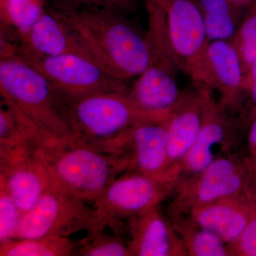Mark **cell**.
Listing matches in <instances>:
<instances>
[{"mask_svg": "<svg viewBox=\"0 0 256 256\" xmlns=\"http://www.w3.org/2000/svg\"><path fill=\"white\" fill-rule=\"evenodd\" d=\"M50 9L75 32L96 62L116 78L128 82L156 63L148 34L129 15L108 10L62 13Z\"/></svg>", "mask_w": 256, "mask_h": 256, "instance_id": "obj_1", "label": "cell"}, {"mask_svg": "<svg viewBox=\"0 0 256 256\" xmlns=\"http://www.w3.org/2000/svg\"><path fill=\"white\" fill-rule=\"evenodd\" d=\"M54 185L94 203L111 183L129 170L124 154L96 149L74 139H53L34 148Z\"/></svg>", "mask_w": 256, "mask_h": 256, "instance_id": "obj_2", "label": "cell"}, {"mask_svg": "<svg viewBox=\"0 0 256 256\" xmlns=\"http://www.w3.org/2000/svg\"><path fill=\"white\" fill-rule=\"evenodd\" d=\"M62 98L64 114L74 138L114 154H120L121 142L133 127L146 121L165 120L170 117L143 110L128 92Z\"/></svg>", "mask_w": 256, "mask_h": 256, "instance_id": "obj_3", "label": "cell"}, {"mask_svg": "<svg viewBox=\"0 0 256 256\" xmlns=\"http://www.w3.org/2000/svg\"><path fill=\"white\" fill-rule=\"evenodd\" d=\"M15 52L0 56V92L3 101L48 137L74 139L60 94L40 70Z\"/></svg>", "mask_w": 256, "mask_h": 256, "instance_id": "obj_4", "label": "cell"}, {"mask_svg": "<svg viewBox=\"0 0 256 256\" xmlns=\"http://www.w3.org/2000/svg\"><path fill=\"white\" fill-rule=\"evenodd\" d=\"M148 36L160 62L191 76L208 44L201 11L194 0H144Z\"/></svg>", "mask_w": 256, "mask_h": 256, "instance_id": "obj_5", "label": "cell"}, {"mask_svg": "<svg viewBox=\"0 0 256 256\" xmlns=\"http://www.w3.org/2000/svg\"><path fill=\"white\" fill-rule=\"evenodd\" d=\"M180 183L172 178L126 172L92 204L94 218L88 230L110 229L121 235L129 220L161 204Z\"/></svg>", "mask_w": 256, "mask_h": 256, "instance_id": "obj_6", "label": "cell"}, {"mask_svg": "<svg viewBox=\"0 0 256 256\" xmlns=\"http://www.w3.org/2000/svg\"><path fill=\"white\" fill-rule=\"evenodd\" d=\"M15 53L40 70L62 98H76L129 90L127 82L116 78L98 64L80 56L36 55L18 46Z\"/></svg>", "mask_w": 256, "mask_h": 256, "instance_id": "obj_7", "label": "cell"}, {"mask_svg": "<svg viewBox=\"0 0 256 256\" xmlns=\"http://www.w3.org/2000/svg\"><path fill=\"white\" fill-rule=\"evenodd\" d=\"M246 158L220 156L202 172L182 180L170 210L186 213L197 207L244 193L254 180Z\"/></svg>", "mask_w": 256, "mask_h": 256, "instance_id": "obj_8", "label": "cell"}, {"mask_svg": "<svg viewBox=\"0 0 256 256\" xmlns=\"http://www.w3.org/2000/svg\"><path fill=\"white\" fill-rule=\"evenodd\" d=\"M90 203L54 186L23 215L13 239L70 237L92 228ZM12 240V239H11Z\"/></svg>", "mask_w": 256, "mask_h": 256, "instance_id": "obj_9", "label": "cell"}, {"mask_svg": "<svg viewBox=\"0 0 256 256\" xmlns=\"http://www.w3.org/2000/svg\"><path fill=\"white\" fill-rule=\"evenodd\" d=\"M244 68L233 43L208 42L198 64L190 77L198 85L218 90L220 106L225 110L242 106Z\"/></svg>", "mask_w": 256, "mask_h": 256, "instance_id": "obj_10", "label": "cell"}, {"mask_svg": "<svg viewBox=\"0 0 256 256\" xmlns=\"http://www.w3.org/2000/svg\"><path fill=\"white\" fill-rule=\"evenodd\" d=\"M0 183L9 192L22 215L54 186L33 146L18 148L0 156Z\"/></svg>", "mask_w": 256, "mask_h": 256, "instance_id": "obj_11", "label": "cell"}, {"mask_svg": "<svg viewBox=\"0 0 256 256\" xmlns=\"http://www.w3.org/2000/svg\"><path fill=\"white\" fill-rule=\"evenodd\" d=\"M168 120L146 121L126 133L120 153L129 159L128 171L178 180L170 172Z\"/></svg>", "mask_w": 256, "mask_h": 256, "instance_id": "obj_12", "label": "cell"}, {"mask_svg": "<svg viewBox=\"0 0 256 256\" xmlns=\"http://www.w3.org/2000/svg\"><path fill=\"white\" fill-rule=\"evenodd\" d=\"M210 89L207 96L200 134L180 165L182 180L202 172L220 156L228 154L232 146V122Z\"/></svg>", "mask_w": 256, "mask_h": 256, "instance_id": "obj_13", "label": "cell"}, {"mask_svg": "<svg viewBox=\"0 0 256 256\" xmlns=\"http://www.w3.org/2000/svg\"><path fill=\"white\" fill-rule=\"evenodd\" d=\"M124 230L129 236L128 246L130 256H188L160 204L129 220Z\"/></svg>", "mask_w": 256, "mask_h": 256, "instance_id": "obj_14", "label": "cell"}, {"mask_svg": "<svg viewBox=\"0 0 256 256\" xmlns=\"http://www.w3.org/2000/svg\"><path fill=\"white\" fill-rule=\"evenodd\" d=\"M196 85V90L188 92L182 102L170 114L168 120L170 172L180 176V165L201 131L207 96L210 90L204 86Z\"/></svg>", "mask_w": 256, "mask_h": 256, "instance_id": "obj_15", "label": "cell"}, {"mask_svg": "<svg viewBox=\"0 0 256 256\" xmlns=\"http://www.w3.org/2000/svg\"><path fill=\"white\" fill-rule=\"evenodd\" d=\"M250 186L238 196L197 207L184 214L200 226L218 235L230 247L240 238L250 220L252 206Z\"/></svg>", "mask_w": 256, "mask_h": 256, "instance_id": "obj_16", "label": "cell"}, {"mask_svg": "<svg viewBox=\"0 0 256 256\" xmlns=\"http://www.w3.org/2000/svg\"><path fill=\"white\" fill-rule=\"evenodd\" d=\"M20 40V50L34 54L78 55L97 63L75 32L50 8Z\"/></svg>", "mask_w": 256, "mask_h": 256, "instance_id": "obj_17", "label": "cell"}, {"mask_svg": "<svg viewBox=\"0 0 256 256\" xmlns=\"http://www.w3.org/2000/svg\"><path fill=\"white\" fill-rule=\"evenodd\" d=\"M174 73L162 64H153L138 77L128 94L143 110L170 116L188 94L180 89Z\"/></svg>", "mask_w": 256, "mask_h": 256, "instance_id": "obj_18", "label": "cell"}, {"mask_svg": "<svg viewBox=\"0 0 256 256\" xmlns=\"http://www.w3.org/2000/svg\"><path fill=\"white\" fill-rule=\"evenodd\" d=\"M170 222L182 242L186 255L232 256L230 247L218 235L200 226L186 214L170 210Z\"/></svg>", "mask_w": 256, "mask_h": 256, "instance_id": "obj_19", "label": "cell"}, {"mask_svg": "<svg viewBox=\"0 0 256 256\" xmlns=\"http://www.w3.org/2000/svg\"><path fill=\"white\" fill-rule=\"evenodd\" d=\"M208 42H232L242 22L237 0H194Z\"/></svg>", "mask_w": 256, "mask_h": 256, "instance_id": "obj_20", "label": "cell"}, {"mask_svg": "<svg viewBox=\"0 0 256 256\" xmlns=\"http://www.w3.org/2000/svg\"><path fill=\"white\" fill-rule=\"evenodd\" d=\"M76 242L70 237L12 239L0 244V256H73Z\"/></svg>", "mask_w": 256, "mask_h": 256, "instance_id": "obj_21", "label": "cell"}, {"mask_svg": "<svg viewBox=\"0 0 256 256\" xmlns=\"http://www.w3.org/2000/svg\"><path fill=\"white\" fill-rule=\"evenodd\" d=\"M47 8L46 0H0L2 25L22 38Z\"/></svg>", "mask_w": 256, "mask_h": 256, "instance_id": "obj_22", "label": "cell"}, {"mask_svg": "<svg viewBox=\"0 0 256 256\" xmlns=\"http://www.w3.org/2000/svg\"><path fill=\"white\" fill-rule=\"evenodd\" d=\"M76 256H130L128 242L120 234L107 230L87 232L84 238L76 242Z\"/></svg>", "mask_w": 256, "mask_h": 256, "instance_id": "obj_23", "label": "cell"}, {"mask_svg": "<svg viewBox=\"0 0 256 256\" xmlns=\"http://www.w3.org/2000/svg\"><path fill=\"white\" fill-rule=\"evenodd\" d=\"M232 42L238 52L246 74L256 60V0L242 16Z\"/></svg>", "mask_w": 256, "mask_h": 256, "instance_id": "obj_24", "label": "cell"}, {"mask_svg": "<svg viewBox=\"0 0 256 256\" xmlns=\"http://www.w3.org/2000/svg\"><path fill=\"white\" fill-rule=\"evenodd\" d=\"M140 0H50L55 11L68 13L84 10H108L130 15L137 10Z\"/></svg>", "mask_w": 256, "mask_h": 256, "instance_id": "obj_25", "label": "cell"}, {"mask_svg": "<svg viewBox=\"0 0 256 256\" xmlns=\"http://www.w3.org/2000/svg\"><path fill=\"white\" fill-rule=\"evenodd\" d=\"M22 216L9 192L0 183V244L14 238Z\"/></svg>", "mask_w": 256, "mask_h": 256, "instance_id": "obj_26", "label": "cell"}, {"mask_svg": "<svg viewBox=\"0 0 256 256\" xmlns=\"http://www.w3.org/2000/svg\"><path fill=\"white\" fill-rule=\"evenodd\" d=\"M250 192L252 196V213L246 228L240 238L230 247L232 256H256V180L254 178Z\"/></svg>", "mask_w": 256, "mask_h": 256, "instance_id": "obj_27", "label": "cell"}, {"mask_svg": "<svg viewBox=\"0 0 256 256\" xmlns=\"http://www.w3.org/2000/svg\"><path fill=\"white\" fill-rule=\"evenodd\" d=\"M244 92L246 104L242 110L240 124L249 128L256 118V60L244 76Z\"/></svg>", "mask_w": 256, "mask_h": 256, "instance_id": "obj_28", "label": "cell"}, {"mask_svg": "<svg viewBox=\"0 0 256 256\" xmlns=\"http://www.w3.org/2000/svg\"><path fill=\"white\" fill-rule=\"evenodd\" d=\"M248 156L246 158L254 174L256 173V118L252 121L248 133Z\"/></svg>", "mask_w": 256, "mask_h": 256, "instance_id": "obj_29", "label": "cell"}, {"mask_svg": "<svg viewBox=\"0 0 256 256\" xmlns=\"http://www.w3.org/2000/svg\"><path fill=\"white\" fill-rule=\"evenodd\" d=\"M254 178H255V180H256V174H254Z\"/></svg>", "mask_w": 256, "mask_h": 256, "instance_id": "obj_30", "label": "cell"}]
</instances>
